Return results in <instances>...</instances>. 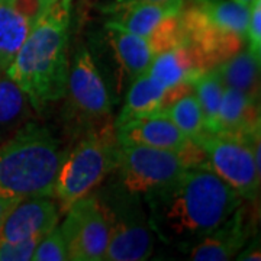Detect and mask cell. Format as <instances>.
I'll use <instances>...</instances> for the list:
<instances>
[{
    "instance_id": "25",
    "label": "cell",
    "mask_w": 261,
    "mask_h": 261,
    "mask_svg": "<svg viewBox=\"0 0 261 261\" xmlns=\"http://www.w3.org/2000/svg\"><path fill=\"white\" fill-rule=\"evenodd\" d=\"M34 261H67L68 252L60 226H54L37 244L32 255Z\"/></svg>"
},
{
    "instance_id": "20",
    "label": "cell",
    "mask_w": 261,
    "mask_h": 261,
    "mask_svg": "<svg viewBox=\"0 0 261 261\" xmlns=\"http://www.w3.org/2000/svg\"><path fill=\"white\" fill-rule=\"evenodd\" d=\"M28 102L18 84L0 73V145L27 123Z\"/></svg>"
},
{
    "instance_id": "7",
    "label": "cell",
    "mask_w": 261,
    "mask_h": 261,
    "mask_svg": "<svg viewBox=\"0 0 261 261\" xmlns=\"http://www.w3.org/2000/svg\"><path fill=\"white\" fill-rule=\"evenodd\" d=\"M140 197L121 186L106 199L99 197L109 222L106 261H144L151 257L154 237Z\"/></svg>"
},
{
    "instance_id": "27",
    "label": "cell",
    "mask_w": 261,
    "mask_h": 261,
    "mask_svg": "<svg viewBox=\"0 0 261 261\" xmlns=\"http://www.w3.org/2000/svg\"><path fill=\"white\" fill-rule=\"evenodd\" d=\"M245 41H248V49L252 54L261 58V0L255 2L250 8Z\"/></svg>"
},
{
    "instance_id": "5",
    "label": "cell",
    "mask_w": 261,
    "mask_h": 261,
    "mask_svg": "<svg viewBox=\"0 0 261 261\" xmlns=\"http://www.w3.org/2000/svg\"><path fill=\"white\" fill-rule=\"evenodd\" d=\"M207 167L203 148L192 141L183 151H168L138 144H121L119 186L132 195L148 196L171 185L187 168Z\"/></svg>"
},
{
    "instance_id": "9",
    "label": "cell",
    "mask_w": 261,
    "mask_h": 261,
    "mask_svg": "<svg viewBox=\"0 0 261 261\" xmlns=\"http://www.w3.org/2000/svg\"><path fill=\"white\" fill-rule=\"evenodd\" d=\"M65 94L70 113L79 121L89 123L105 122L112 112L111 94L92 54L82 48L68 67Z\"/></svg>"
},
{
    "instance_id": "15",
    "label": "cell",
    "mask_w": 261,
    "mask_h": 261,
    "mask_svg": "<svg viewBox=\"0 0 261 261\" xmlns=\"http://www.w3.org/2000/svg\"><path fill=\"white\" fill-rule=\"evenodd\" d=\"M170 106V87L163 86L147 71L134 79L126 93L125 105L113 125L118 126L137 118L164 112Z\"/></svg>"
},
{
    "instance_id": "1",
    "label": "cell",
    "mask_w": 261,
    "mask_h": 261,
    "mask_svg": "<svg viewBox=\"0 0 261 261\" xmlns=\"http://www.w3.org/2000/svg\"><path fill=\"white\" fill-rule=\"evenodd\" d=\"M144 199L152 232L183 251L214 232L244 202L209 167L187 168L171 185Z\"/></svg>"
},
{
    "instance_id": "17",
    "label": "cell",
    "mask_w": 261,
    "mask_h": 261,
    "mask_svg": "<svg viewBox=\"0 0 261 261\" xmlns=\"http://www.w3.org/2000/svg\"><path fill=\"white\" fill-rule=\"evenodd\" d=\"M108 39L121 70L129 79L134 80L148 71L149 65L155 58V53L149 44L148 38L109 29Z\"/></svg>"
},
{
    "instance_id": "31",
    "label": "cell",
    "mask_w": 261,
    "mask_h": 261,
    "mask_svg": "<svg viewBox=\"0 0 261 261\" xmlns=\"http://www.w3.org/2000/svg\"><path fill=\"white\" fill-rule=\"evenodd\" d=\"M233 2H237V3H241L244 6H248V8H251L252 5L255 3V2H258V0H233Z\"/></svg>"
},
{
    "instance_id": "23",
    "label": "cell",
    "mask_w": 261,
    "mask_h": 261,
    "mask_svg": "<svg viewBox=\"0 0 261 261\" xmlns=\"http://www.w3.org/2000/svg\"><path fill=\"white\" fill-rule=\"evenodd\" d=\"M164 113L177 125L178 129L189 140L196 141L207 134L203 113L195 92L180 97L177 102H174L170 108H167Z\"/></svg>"
},
{
    "instance_id": "12",
    "label": "cell",
    "mask_w": 261,
    "mask_h": 261,
    "mask_svg": "<svg viewBox=\"0 0 261 261\" xmlns=\"http://www.w3.org/2000/svg\"><path fill=\"white\" fill-rule=\"evenodd\" d=\"M115 132L119 144H138L168 151H183L192 144V140L164 112L125 122L115 126Z\"/></svg>"
},
{
    "instance_id": "11",
    "label": "cell",
    "mask_w": 261,
    "mask_h": 261,
    "mask_svg": "<svg viewBox=\"0 0 261 261\" xmlns=\"http://www.w3.org/2000/svg\"><path fill=\"white\" fill-rule=\"evenodd\" d=\"M252 226L254 218L248 214L243 202L224 224L189 250V258L195 261L232 260L248 243Z\"/></svg>"
},
{
    "instance_id": "16",
    "label": "cell",
    "mask_w": 261,
    "mask_h": 261,
    "mask_svg": "<svg viewBox=\"0 0 261 261\" xmlns=\"http://www.w3.org/2000/svg\"><path fill=\"white\" fill-rule=\"evenodd\" d=\"M148 73L163 86L170 87L183 83L193 84L199 75L205 73V70L199 63L193 49L185 42L183 45L155 56L149 65Z\"/></svg>"
},
{
    "instance_id": "3",
    "label": "cell",
    "mask_w": 261,
    "mask_h": 261,
    "mask_svg": "<svg viewBox=\"0 0 261 261\" xmlns=\"http://www.w3.org/2000/svg\"><path fill=\"white\" fill-rule=\"evenodd\" d=\"M65 154L47 128L27 122L0 145V197L54 196Z\"/></svg>"
},
{
    "instance_id": "4",
    "label": "cell",
    "mask_w": 261,
    "mask_h": 261,
    "mask_svg": "<svg viewBox=\"0 0 261 261\" xmlns=\"http://www.w3.org/2000/svg\"><path fill=\"white\" fill-rule=\"evenodd\" d=\"M119 147L115 126L103 125L89 130L70 154H65L54 186V196L64 211L90 195L118 167Z\"/></svg>"
},
{
    "instance_id": "8",
    "label": "cell",
    "mask_w": 261,
    "mask_h": 261,
    "mask_svg": "<svg viewBox=\"0 0 261 261\" xmlns=\"http://www.w3.org/2000/svg\"><path fill=\"white\" fill-rule=\"evenodd\" d=\"M60 226L68 260L103 261L109 243V222L99 197L87 195L67 211Z\"/></svg>"
},
{
    "instance_id": "26",
    "label": "cell",
    "mask_w": 261,
    "mask_h": 261,
    "mask_svg": "<svg viewBox=\"0 0 261 261\" xmlns=\"http://www.w3.org/2000/svg\"><path fill=\"white\" fill-rule=\"evenodd\" d=\"M42 237H32L18 243H0V261H29Z\"/></svg>"
},
{
    "instance_id": "10",
    "label": "cell",
    "mask_w": 261,
    "mask_h": 261,
    "mask_svg": "<svg viewBox=\"0 0 261 261\" xmlns=\"http://www.w3.org/2000/svg\"><path fill=\"white\" fill-rule=\"evenodd\" d=\"M58 216L51 196L19 199L0 224V243H18L32 237H44L58 225Z\"/></svg>"
},
{
    "instance_id": "19",
    "label": "cell",
    "mask_w": 261,
    "mask_h": 261,
    "mask_svg": "<svg viewBox=\"0 0 261 261\" xmlns=\"http://www.w3.org/2000/svg\"><path fill=\"white\" fill-rule=\"evenodd\" d=\"M260 63L261 58L254 56L247 48L216 65L215 70L225 87L235 89L260 100Z\"/></svg>"
},
{
    "instance_id": "14",
    "label": "cell",
    "mask_w": 261,
    "mask_h": 261,
    "mask_svg": "<svg viewBox=\"0 0 261 261\" xmlns=\"http://www.w3.org/2000/svg\"><path fill=\"white\" fill-rule=\"evenodd\" d=\"M215 134L245 141L261 135L260 100L235 89L225 87L218 113V130Z\"/></svg>"
},
{
    "instance_id": "24",
    "label": "cell",
    "mask_w": 261,
    "mask_h": 261,
    "mask_svg": "<svg viewBox=\"0 0 261 261\" xmlns=\"http://www.w3.org/2000/svg\"><path fill=\"white\" fill-rule=\"evenodd\" d=\"M178 13L173 15V16H168L163 22H160L147 37L154 53H155V56H159L160 53H164L167 49L185 44V34L181 29Z\"/></svg>"
},
{
    "instance_id": "32",
    "label": "cell",
    "mask_w": 261,
    "mask_h": 261,
    "mask_svg": "<svg viewBox=\"0 0 261 261\" xmlns=\"http://www.w3.org/2000/svg\"><path fill=\"white\" fill-rule=\"evenodd\" d=\"M71 2H73V0H60V3H61L63 6H65V8H68V9H70V5H71Z\"/></svg>"
},
{
    "instance_id": "21",
    "label": "cell",
    "mask_w": 261,
    "mask_h": 261,
    "mask_svg": "<svg viewBox=\"0 0 261 261\" xmlns=\"http://www.w3.org/2000/svg\"><path fill=\"white\" fill-rule=\"evenodd\" d=\"M218 28L231 31L245 39L250 8L233 0H189Z\"/></svg>"
},
{
    "instance_id": "22",
    "label": "cell",
    "mask_w": 261,
    "mask_h": 261,
    "mask_svg": "<svg viewBox=\"0 0 261 261\" xmlns=\"http://www.w3.org/2000/svg\"><path fill=\"white\" fill-rule=\"evenodd\" d=\"M193 92L203 113L206 130L215 134L218 130V113L225 92V86L218 71L212 68L199 75L193 82Z\"/></svg>"
},
{
    "instance_id": "6",
    "label": "cell",
    "mask_w": 261,
    "mask_h": 261,
    "mask_svg": "<svg viewBox=\"0 0 261 261\" xmlns=\"http://www.w3.org/2000/svg\"><path fill=\"white\" fill-rule=\"evenodd\" d=\"M206 154L207 167L241 196L255 202L260 196L261 135L245 141L222 134H205L196 140Z\"/></svg>"
},
{
    "instance_id": "30",
    "label": "cell",
    "mask_w": 261,
    "mask_h": 261,
    "mask_svg": "<svg viewBox=\"0 0 261 261\" xmlns=\"http://www.w3.org/2000/svg\"><path fill=\"white\" fill-rule=\"evenodd\" d=\"M173 0H113V5H128V3H166Z\"/></svg>"
},
{
    "instance_id": "29",
    "label": "cell",
    "mask_w": 261,
    "mask_h": 261,
    "mask_svg": "<svg viewBox=\"0 0 261 261\" xmlns=\"http://www.w3.org/2000/svg\"><path fill=\"white\" fill-rule=\"evenodd\" d=\"M15 202H16V200L0 197V224H2V221H3V218H5V215L8 214V211H9L10 207L13 206Z\"/></svg>"
},
{
    "instance_id": "2",
    "label": "cell",
    "mask_w": 261,
    "mask_h": 261,
    "mask_svg": "<svg viewBox=\"0 0 261 261\" xmlns=\"http://www.w3.org/2000/svg\"><path fill=\"white\" fill-rule=\"evenodd\" d=\"M68 25L70 9L58 0L34 25L5 71L38 111L65 96Z\"/></svg>"
},
{
    "instance_id": "18",
    "label": "cell",
    "mask_w": 261,
    "mask_h": 261,
    "mask_svg": "<svg viewBox=\"0 0 261 261\" xmlns=\"http://www.w3.org/2000/svg\"><path fill=\"white\" fill-rule=\"evenodd\" d=\"M34 25L12 0H0V73L6 71Z\"/></svg>"
},
{
    "instance_id": "28",
    "label": "cell",
    "mask_w": 261,
    "mask_h": 261,
    "mask_svg": "<svg viewBox=\"0 0 261 261\" xmlns=\"http://www.w3.org/2000/svg\"><path fill=\"white\" fill-rule=\"evenodd\" d=\"M237 260L244 261H260L261 260V252H260V243H251L245 244L243 247V250L237 254L235 257Z\"/></svg>"
},
{
    "instance_id": "13",
    "label": "cell",
    "mask_w": 261,
    "mask_h": 261,
    "mask_svg": "<svg viewBox=\"0 0 261 261\" xmlns=\"http://www.w3.org/2000/svg\"><path fill=\"white\" fill-rule=\"evenodd\" d=\"M185 0H173L166 3H128L103 6L102 12L109 19L105 23L108 29L129 32L141 37H148L151 31L164 19L177 15Z\"/></svg>"
}]
</instances>
